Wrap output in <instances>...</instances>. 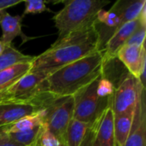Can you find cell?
Segmentation results:
<instances>
[{"label": "cell", "mask_w": 146, "mask_h": 146, "mask_svg": "<svg viewBox=\"0 0 146 146\" xmlns=\"http://www.w3.org/2000/svg\"><path fill=\"white\" fill-rule=\"evenodd\" d=\"M98 50H101L100 37L94 23L56 40L48 50L34 57L30 72L48 75Z\"/></svg>", "instance_id": "6da1fadb"}, {"label": "cell", "mask_w": 146, "mask_h": 146, "mask_svg": "<svg viewBox=\"0 0 146 146\" xmlns=\"http://www.w3.org/2000/svg\"><path fill=\"white\" fill-rule=\"evenodd\" d=\"M104 64V52L98 50L49 74L42 82V92L53 98L74 97L103 75Z\"/></svg>", "instance_id": "7a4b0ae2"}, {"label": "cell", "mask_w": 146, "mask_h": 146, "mask_svg": "<svg viewBox=\"0 0 146 146\" xmlns=\"http://www.w3.org/2000/svg\"><path fill=\"white\" fill-rule=\"evenodd\" d=\"M62 3L64 7L52 17L58 33L56 40H60L71 33L96 23L98 12L110 2L101 0H71Z\"/></svg>", "instance_id": "3957f363"}, {"label": "cell", "mask_w": 146, "mask_h": 146, "mask_svg": "<svg viewBox=\"0 0 146 146\" xmlns=\"http://www.w3.org/2000/svg\"><path fill=\"white\" fill-rule=\"evenodd\" d=\"M98 79L74 96V119L92 125L103 115L104 110L110 106L112 98L101 99L97 95L96 89Z\"/></svg>", "instance_id": "277c9868"}, {"label": "cell", "mask_w": 146, "mask_h": 146, "mask_svg": "<svg viewBox=\"0 0 146 146\" xmlns=\"http://www.w3.org/2000/svg\"><path fill=\"white\" fill-rule=\"evenodd\" d=\"M74 98L73 96L56 98L44 109V124L62 144L68 126L74 117Z\"/></svg>", "instance_id": "5b68a950"}, {"label": "cell", "mask_w": 146, "mask_h": 146, "mask_svg": "<svg viewBox=\"0 0 146 146\" xmlns=\"http://www.w3.org/2000/svg\"><path fill=\"white\" fill-rule=\"evenodd\" d=\"M140 86L142 85L139 81L129 73L124 76L119 85L115 86V90L111 99L110 107L115 116L135 110Z\"/></svg>", "instance_id": "8992f818"}, {"label": "cell", "mask_w": 146, "mask_h": 146, "mask_svg": "<svg viewBox=\"0 0 146 146\" xmlns=\"http://www.w3.org/2000/svg\"><path fill=\"white\" fill-rule=\"evenodd\" d=\"M146 145L145 88L140 86L131 133L125 146Z\"/></svg>", "instance_id": "52a82bcc"}, {"label": "cell", "mask_w": 146, "mask_h": 146, "mask_svg": "<svg viewBox=\"0 0 146 146\" xmlns=\"http://www.w3.org/2000/svg\"><path fill=\"white\" fill-rule=\"evenodd\" d=\"M140 23L141 17L139 15L138 19L126 22L115 31V33L112 34V36L110 38V39L105 44L104 49L102 50L104 52V63L114 58H116V54L118 50L127 44L133 33L139 27Z\"/></svg>", "instance_id": "ba28073f"}, {"label": "cell", "mask_w": 146, "mask_h": 146, "mask_svg": "<svg viewBox=\"0 0 146 146\" xmlns=\"http://www.w3.org/2000/svg\"><path fill=\"white\" fill-rule=\"evenodd\" d=\"M116 58L127 69L128 73L139 81L142 67L146 63L145 46H122L116 54Z\"/></svg>", "instance_id": "9c48e42d"}, {"label": "cell", "mask_w": 146, "mask_h": 146, "mask_svg": "<svg viewBox=\"0 0 146 146\" xmlns=\"http://www.w3.org/2000/svg\"><path fill=\"white\" fill-rule=\"evenodd\" d=\"M42 110L44 109L30 104H0V133L20 119Z\"/></svg>", "instance_id": "30bf717a"}, {"label": "cell", "mask_w": 146, "mask_h": 146, "mask_svg": "<svg viewBox=\"0 0 146 146\" xmlns=\"http://www.w3.org/2000/svg\"><path fill=\"white\" fill-rule=\"evenodd\" d=\"M22 15H11L7 11L0 12V27L2 36L0 40L5 44H12V41L16 37H21L23 42H26L27 38L21 30Z\"/></svg>", "instance_id": "8fae6325"}, {"label": "cell", "mask_w": 146, "mask_h": 146, "mask_svg": "<svg viewBox=\"0 0 146 146\" xmlns=\"http://www.w3.org/2000/svg\"><path fill=\"white\" fill-rule=\"evenodd\" d=\"M114 120L115 115L111 107L109 106L98 120L93 123L100 146H115Z\"/></svg>", "instance_id": "7c38bea8"}, {"label": "cell", "mask_w": 146, "mask_h": 146, "mask_svg": "<svg viewBox=\"0 0 146 146\" xmlns=\"http://www.w3.org/2000/svg\"><path fill=\"white\" fill-rule=\"evenodd\" d=\"M146 6V0L122 1L119 0L114 3V8L120 15L121 26L126 22L138 19L142 9Z\"/></svg>", "instance_id": "4fadbf2b"}, {"label": "cell", "mask_w": 146, "mask_h": 146, "mask_svg": "<svg viewBox=\"0 0 146 146\" xmlns=\"http://www.w3.org/2000/svg\"><path fill=\"white\" fill-rule=\"evenodd\" d=\"M134 113L135 110L118 116H115L114 130L115 146H125L132 130Z\"/></svg>", "instance_id": "5bb4252c"}, {"label": "cell", "mask_w": 146, "mask_h": 146, "mask_svg": "<svg viewBox=\"0 0 146 146\" xmlns=\"http://www.w3.org/2000/svg\"><path fill=\"white\" fill-rule=\"evenodd\" d=\"M33 62L18 63L11 68L0 71V92L15 83L31 71Z\"/></svg>", "instance_id": "9a60e30c"}, {"label": "cell", "mask_w": 146, "mask_h": 146, "mask_svg": "<svg viewBox=\"0 0 146 146\" xmlns=\"http://www.w3.org/2000/svg\"><path fill=\"white\" fill-rule=\"evenodd\" d=\"M90 126L86 122L73 118L65 133L64 146H81Z\"/></svg>", "instance_id": "2e32d148"}, {"label": "cell", "mask_w": 146, "mask_h": 146, "mask_svg": "<svg viewBox=\"0 0 146 146\" xmlns=\"http://www.w3.org/2000/svg\"><path fill=\"white\" fill-rule=\"evenodd\" d=\"M35 56L25 55L16 50L12 44H6L5 49L0 54V71L11 68L18 63L31 62Z\"/></svg>", "instance_id": "e0dca14e"}, {"label": "cell", "mask_w": 146, "mask_h": 146, "mask_svg": "<svg viewBox=\"0 0 146 146\" xmlns=\"http://www.w3.org/2000/svg\"><path fill=\"white\" fill-rule=\"evenodd\" d=\"M44 109L33 115H27L20 119L12 126L4 129L0 134L9 133H19V132L32 130L33 128L44 125Z\"/></svg>", "instance_id": "ac0fdd59"}, {"label": "cell", "mask_w": 146, "mask_h": 146, "mask_svg": "<svg viewBox=\"0 0 146 146\" xmlns=\"http://www.w3.org/2000/svg\"><path fill=\"white\" fill-rule=\"evenodd\" d=\"M44 125L33 128L32 130L25 131V132H19V133H4L11 140L23 146H36L38 137L44 128Z\"/></svg>", "instance_id": "d6986e66"}, {"label": "cell", "mask_w": 146, "mask_h": 146, "mask_svg": "<svg viewBox=\"0 0 146 146\" xmlns=\"http://www.w3.org/2000/svg\"><path fill=\"white\" fill-rule=\"evenodd\" d=\"M115 90V84L108 78L101 76L98 80L96 92L101 99H111Z\"/></svg>", "instance_id": "ffe728a7"}, {"label": "cell", "mask_w": 146, "mask_h": 146, "mask_svg": "<svg viewBox=\"0 0 146 146\" xmlns=\"http://www.w3.org/2000/svg\"><path fill=\"white\" fill-rule=\"evenodd\" d=\"M23 3L25 4V9L22 16L29 14H39L45 11L51 12V10L46 5L47 2L40 0H25Z\"/></svg>", "instance_id": "44dd1931"}, {"label": "cell", "mask_w": 146, "mask_h": 146, "mask_svg": "<svg viewBox=\"0 0 146 146\" xmlns=\"http://www.w3.org/2000/svg\"><path fill=\"white\" fill-rule=\"evenodd\" d=\"M81 146H100L97 139L96 129L93 124L90 126Z\"/></svg>", "instance_id": "7402d4cb"}, {"label": "cell", "mask_w": 146, "mask_h": 146, "mask_svg": "<svg viewBox=\"0 0 146 146\" xmlns=\"http://www.w3.org/2000/svg\"><path fill=\"white\" fill-rule=\"evenodd\" d=\"M22 2V0H0V12L5 11L6 9L15 6Z\"/></svg>", "instance_id": "603a6c76"}, {"label": "cell", "mask_w": 146, "mask_h": 146, "mask_svg": "<svg viewBox=\"0 0 146 146\" xmlns=\"http://www.w3.org/2000/svg\"><path fill=\"white\" fill-rule=\"evenodd\" d=\"M0 146H23L10 139H9L4 134H0Z\"/></svg>", "instance_id": "cb8c5ba5"}, {"label": "cell", "mask_w": 146, "mask_h": 146, "mask_svg": "<svg viewBox=\"0 0 146 146\" xmlns=\"http://www.w3.org/2000/svg\"><path fill=\"white\" fill-rule=\"evenodd\" d=\"M5 46H6V44L0 40V54L3 51V50L5 49Z\"/></svg>", "instance_id": "d4e9b609"}, {"label": "cell", "mask_w": 146, "mask_h": 146, "mask_svg": "<svg viewBox=\"0 0 146 146\" xmlns=\"http://www.w3.org/2000/svg\"><path fill=\"white\" fill-rule=\"evenodd\" d=\"M36 146H37V145H36Z\"/></svg>", "instance_id": "484cf974"}]
</instances>
